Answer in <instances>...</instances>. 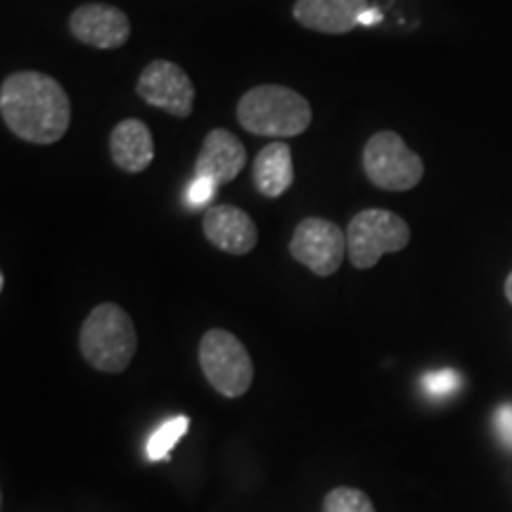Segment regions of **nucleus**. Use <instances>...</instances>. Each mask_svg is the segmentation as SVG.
I'll return each instance as SVG.
<instances>
[{
    "instance_id": "1",
    "label": "nucleus",
    "mask_w": 512,
    "mask_h": 512,
    "mask_svg": "<svg viewBox=\"0 0 512 512\" xmlns=\"http://www.w3.org/2000/svg\"><path fill=\"white\" fill-rule=\"evenodd\" d=\"M0 117L24 143L55 145L72 124V105L60 81L24 69L3 79Z\"/></svg>"
},
{
    "instance_id": "2",
    "label": "nucleus",
    "mask_w": 512,
    "mask_h": 512,
    "mask_svg": "<svg viewBox=\"0 0 512 512\" xmlns=\"http://www.w3.org/2000/svg\"><path fill=\"white\" fill-rule=\"evenodd\" d=\"M238 121L252 136L294 138L311 126L313 110L302 93L278 83L254 86L238 102Z\"/></svg>"
},
{
    "instance_id": "3",
    "label": "nucleus",
    "mask_w": 512,
    "mask_h": 512,
    "mask_svg": "<svg viewBox=\"0 0 512 512\" xmlns=\"http://www.w3.org/2000/svg\"><path fill=\"white\" fill-rule=\"evenodd\" d=\"M81 356L100 373H124L138 349V332L119 304H98L83 320L79 332Z\"/></svg>"
},
{
    "instance_id": "4",
    "label": "nucleus",
    "mask_w": 512,
    "mask_h": 512,
    "mask_svg": "<svg viewBox=\"0 0 512 512\" xmlns=\"http://www.w3.org/2000/svg\"><path fill=\"white\" fill-rule=\"evenodd\" d=\"M411 242V228L399 214L389 209L358 211L347 228V252L351 266L370 271L384 254L401 252Z\"/></svg>"
},
{
    "instance_id": "5",
    "label": "nucleus",
    "mask_w": 512,
    "mask_h": 512,
    "mask_svg": "<svg viewBox=\"0 0 512 512\" xmlns=\"http://www.w3.org/2000/svg\"><path fill=\"white\" fill-rule=\"evenodd\" d=\"M200 368L211 387L226 399H240L254 380V363L233 332L214 328L200 339Z\"/></svg>"
},
{
    "instance_id": "6",
    "label": "nucleus",
    "mask_w": 512,
    "mask_h": 512,
    "mask_svg": "<svg viewBox=\"0 0 512 512\" xmlns=\"http://www.w3.org/2000/svg\"><path fill=\"white\" fill-rule=\"evenodd\" d=\"M363 171L375 188L406 192L425 176V162L406 145L399 133L380 131L363 147Z\"/></svg>"
},
{
    "instance_id": "7",
    "label": "nucleus",
    "mask_w": 512,
    "mask_h": 512,
    "mask_svg": "<svg viewBox=\"0 0 512 512\" xmlns=\"http://www.w3.org/2000/svg\"><path fill=\"white\" fill-rule=\"evenodd\" d=\"M290 254L294 261L309 268L318 278H330L342 268L344 259H347V233L337 223L328 219H304L294 228V235L290 240Z\"/></svg>"
},
{
    "instance_id": "8",
    "label": "nucleus",
    "mask_w": 512,
    "mask_h": 512,
    "mask_svg": "<svg viewBox=\"0 0 512 512\" xmlns=\"http://www.w3.org/2000/svg\"><path fill=\"white\" fill-rule=\"evenodd\" d=\"M136 91L147 105L176 119H188L195 110V83L176 62L155 60L147 64Z\"/></svg>"
},
{
    "instance_id": "9",
    "label": "nucleus",
    "mask_w": 512,
    "mask_h": 512,
    "mask_svg": "<svg viewBox=\"0 0 512 512\" xmlns=\"http://www.w3.org/2000/svg\"><path fill=\"white\" fill-rule=\"evenodd\" d=\"M69 31L88 48L119 50L131 38V22L126 12L107 3H86L69 17Z\"/></svg>"
},
{
    "instance_id": "10",
    "label": "nucleus",
    "mask_w": 512,
    "mask_h": 512,
    "mask_svg": "<svg viewBox=\"0 0 512 512\" xmlns=\"http://www.w3.org/2000/svg\"><path fill=\"white\" fill-rule=\"evenodd\" d=\"M202 230L209 245L233 256L249 254L259 242V230H256L252 216L233 204H219V207L207 209Z\"/></svg>"
},
{
    "instance_id": "11",
    "label": "nucleus",
    "mask_w": 512,
    "mask_h": 512,
    "mask_svg": "<svg viewBox=\"0 0 512 512\" xmlns=\"http://www.w3.org/2000/svg\"><path fill=\"white\" fill-rule=\"evenodd\" d=\"M247 164V150L228 128H214L204 138L200 155L195 159V176L209 178L216 185L233 183Z\"/></svg>"
},
{
    "instance_id": "12",
    "label": "nucleus",
    "mask_w": 512,
    "mask_h": 512,
    "mask_svg": "<svg viewBox=\"0 0 512 512\" xmlns=\"http://www.w3.org/2000/svg\"><path fill=\"white\" fill-rule=\"evenodd\" d=\"M368 0H297L292 15L304 29L342 36L361 24Z\"/></svg>"
},
{
    "instance_id": "13",
    "label": "nucleus",
    "mask_w": 512,
    "mask_h": 512,
    "mask_svg": "<svg viewBox=\"0 0 512 512\" xmlns=\"http://www.w3.org/2000/svg\"><path fill=\"white\" fill-rule=\"evenodd\" d=\"M112 162L126 174H143L155 159V138L140 119H124L110 133Z\"/></svg>"
},
{
    "instance_id": "14",
    "label": "nucleus",
    "mask_w": 512,
    "mask_h": 512,
    "mask_svg": "<svg viewBox=\"0 0 512 512\" xmlns=\"http://www.w3.org/2000/svg\"><path fill=\"white\" fill-rule=\"evenodd\" d=\"M252 181L259 195L275 200L285 195L294 183V164L292 150L283 140H273L259 152L252 164Z\"/></svg>"
},
{
    "instance_id": "15",
    "label": "nucleus",
    "mask_w": 512,
    "mask_h": 512,
    "mask_svg": "<svg viewBox=\"0 0 512 512\" xmlns=\"http://www.w3.org/2000/svg\"><path fill=\"white\" fill-rule=\"evenodd\" d=\"M188 427H190L188 415H176V418L166 420L164 425H159L157 430L152 432V437L147 439V448H145L147 460H152V463L169 460L171 451H174V446L185 437Z\"/></svg>"
},
{
    "instance_id": "16",
    "label": "nucleus",
    "mask_w": 512,
    "mask_h": 512,
    "mask_svg": "<svg viewBox=\"0 0 512 512\" xmlns=\"http://www.w3.org/2000/svg\"><path fill=\"white\" fill-rule=\"evenodd\" d=\"M323 512H375V505L361 489L337 486L325 496Z\"/></svg>"
},
{
    "instance_id": "17",
    "label": "nucleus",
    "mask_w": 512,
    "mask_h": 512,
    "mask_svg": "<svg viewBox=\"0 0 512 512\" xmlns=\"http://www.w3.org/2000/svg\"><path fill=\"white\" fill-rule=\"evenodd\" d=\"M422 384H425L427 394L441 399V396H451L453 392H458L460 377L458 373H453V370H437V373L425 375Z\"/></svg>"
},
{
    "instance_id": "18",
    "label": "nucleus",
    "mask_w": 512,
    "mask_h": 512,
    "mask_svg": "<svg viewBox=\"0 0 512 512\" xmlns=\"http://www.w3.org/2000/svg\"><path fill=\"white\" fill-rule=\"evenodd\" d=\"M216 192H219V185L214 181L195 176L188 185V190H185V200H188L190 207H207V204L216 197Z\"/></svg>"
},
{
    "instance_id": "19",
    "label": "nucleus",
    "mask_w": 512,
    "mask_h": 512,
    "mask_svg": "<svg viewBox=\"0 0 512 512\" xmlns=\"http://www.w3.org/2000/svg\"><path fill=\"white\" fill-rule=\"evenodd\" d=\"M494 422L498 437H501L503 444L512 451V403H505V406L498 408Z\"/></svg>"
},
{
    "instance_id": "20",
    "label": "nucleus",
    "mask_w": 512,
    "mask_h": 512,
    "mask_svg": "<svg viewBox=\"0 0 512 512\" xmlns=\"http://www.w3.org/2000/svg\"><path fill=\"white\" fill-rule=\"evenodd\" d=\"M380 19H382V12L368 8V10L361 15V24H363V27H370V24H377V22H380Z\"/></svg>"
},
{
    "instance_id": "21",
    "label": "nucleus",
    "mask_w": 512,
    "mask_h": 512,
    "mask_svg": "<svg viewBox=\"0 0 512 512\" xmlns=\"http://www.w3.org/2000/svg\"><path fill=\"white\" fill-rule=\"evenodd\" d=\"M505 297H508V302L512 304V273L505 278Z\"/></svg>"
}]
</instances>
